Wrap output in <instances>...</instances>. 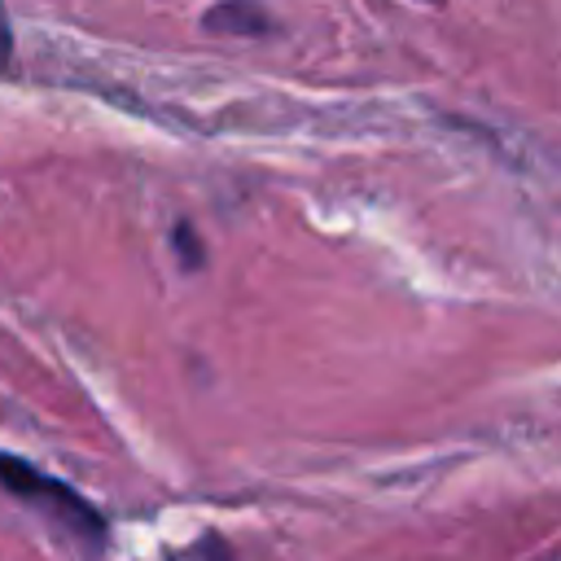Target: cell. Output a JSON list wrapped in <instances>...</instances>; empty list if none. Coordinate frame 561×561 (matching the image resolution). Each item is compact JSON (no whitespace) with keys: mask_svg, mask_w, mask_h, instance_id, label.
<instances>
[{"mask_svg":"<svg viewBox=\"0 0 561 561\" xmlns=\"http://www.w3.org/2000/svg\"><path fill=\"white\" fill-rule=\"evenodd\" d=\"M0 491L13 495L18 504L35 508L44 522H53L57 530H66L70 539H79L92 552H101L110 539V522L88 495H79L70 482L44 473L39 465H31L13 451H0Z\"/></svg>","mask_w":561,"mask_h":561,"instance_id":"cell-1","label":"cell"},{"mask_svg":"<svg viewBox=\"0 0 561 561\" xmlns=\"http://www.w3.org/2000/svg\"><path fill=\"white\" fill-rule=\"evenodd\" d=\"M202 22L215 35H263V31H272L267 9L254 4V0H219V4L206 9Z\"/></svg>","mask_w":561,"mask_h":561,"instance_id":"cell-2","label":"cell"},{"mask_svg":"<svg viewBox=\"0 0 561 561\" xmlns=\"http://www.w3.org/2000/svg\"><path fill=\"white\" fill-rule=\"evenodd\" d=\"M171 250H175V259H180V267H184V272H197V267L206 263L202 237H197V228H193L188 219H180V224L171 228Z\"/></svg>","mask_w":561,"mask_h":561,"instance_id":"cell-3","label":"cell"},{"mask_svg":"<svg viewBox=\"0 0 561 561\" xmlns=\"http://www.w3.org/2000/svg\"><path fill=\"white\" fill-rule=\"evenodd\" d=\"M9 57H13V31H9V13L0 4V70L9 66Z\"/></svg>","mask_w":561,"mask_h":561,"instance_id":"cell-4","label":"cell"},{"mask_svg":"<svg viewBox=\"0 0 561 561\" xmlns=\"http://www.w3.org/2000/svg\"><path fill=\"white\" fill-rule=\"evenodd\" d=\"M425 4H443V0H425Z\"/></svg>","mask_w":561,"mask_h":561,"instance_id":"cell-5","label":"cell"},{"mask_svg":"<svg viewBox=\"0 0 561 561\" xmlns=\"http://www.w3.org/2000/svg\"><path fill=\"white\" fill-rule=\"evenodd\" d=\"M219 561H228V552H219Z\"/></svg>","mask_w":561,"mask_h":561,"instance_id":"cell-6","label":"cell"}]
</instances>
